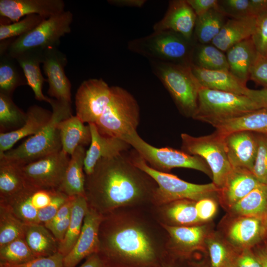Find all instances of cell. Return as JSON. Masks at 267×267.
<instances>
[{
	"label": "cell",
	"mask_w": 267,
	"mask_h": 267,
	"mask_svg": "<svg viewBox=\"0 0 267 267\" xmlns=\"http://www.w3.org/2000/svg\"><path fill=\"white\" fill-rule=\"evenodd\" d=\"M97 253L107 267H156L170 254L166 230L150 207L118 209L103 215Z\"/></svg>",
	"instance_id": "6da1fadb"
},
{
	"label": "cell",
	"mask_w": 267,
	"mask_h": 267,
	"mask_svg": "<svg viewBox=\"0 0 267 267\" xmlns=\"http://www.w3.org/2000/svg\"><path fill=\"white\" fill-rule=\"evenodd\" d=\"M157 184L124 153L99 160L86 176L85 196L89 207L102 215L118 209L152 206Z\"/></svg>",
	"instance_id": "7a4b0ae2"
},
{
	"label": "cell",
	"mask_w": 267,
	"mask_h": 267,
	"mask_svg": "<svg viewBox=\"0 0 267 267\" xmlns=\"http://www.w3.org/2000/svg\"><path fill=\"white\" fill-rule=\"evenodd\" d=\"M52 116L49 122L38 133L16 148L0 153V159L22 166L62 150L59 123L72 116L71 103L52 99Z\"/></svg>",
	"instance_id": "3957f363"
},
{
	"label": "cell",
	"mask_w": 267,
	"mask_h": 267,
	"mask_svg": "<svg viewBox=\"0 0 267 267\" xmlns=\"http://www.w3.org/2000/svg\"><path fill=\"white\" fill-rule=\"evenodd\" d=\"M128 156L135 166L149 175L157 184L152 206H159L182 199L197 202L205 197L219 196L220 189L213 182L204 184L192 183L174 175L155 170L134 149Z\"/></svg>",
	"instance_id": "277c9868"
},
{
	"label": "cell",
	"mask_w": 267,
	"mask_h": 267,
	"mask_svg": "<svg viewBox=\"0 0 267 267\" xmlns=\"http://www.w3.org/2000/svg\"><path fill=\"white\" fill-rule=\"evenodd\" d=\"M58 189H42L28 186L11 198L0 202L26 224L45 225L68 199Z\"/></svg>",
	"instance_id": "5b68a950"
},
{
	"label": "cell",
	"mask_w": 267,
	"mask_h": 267,
	"mask_svg": "<svg viewBox=\"0 0 267 267\" xmlns=\"http://www.w3.org/2000/svg\"><path fill=\"white\" fill-rule=\"evenodd\" d=\"M150 61L154 74L167 89L180 113L193 118L201 86L192 72L191 64Z\"/></svg>",
	"instance_id": "8992f818"
},
{
	"label": "cell",
	"mask_w": 267,
	"mask_h": 267,
	"mask_svg": "<svg viewBox=\"0 0 267 267\" xmlns=\"http://www.w3.org/2000/svg\"><path fill=\"white\" fill-rule=\"evenodd\" d=\"M139 107L133 95L119 86H111L110 100L94 124L104 136L122 139L137 132Z\"/></svg>",
	"instance_id": "52a82bcc"
},
{
	"label": "cell",
	"mask_w": 267,
	"mask_h": 267,
	"mask_svg": "<svg viewBox=\"0 0 267 267\" xmlns=\"http://www.w3.org/2000/svg\"><path fill=\"white\" fill-rule=\"evenodd\" d=\"M128 47L149 60L187 65L192 63L191 41L170 31H154L149 35L130 41Z\"/></svg>",
	"instance_id": "ba28073f"
},
{
	"label": "cell",
	"mask_w": 267,
	"mask_h": 267,
	"mask_svg": "<svg viewBox=\"0 0 267 267\" xmlns=\"http://www.w3.org/2000/svg\"><path fill=\"white\" fill-rule=\"evenodd\" d=\"M247 96L201 87L193 119L212 126L258 109Z\"/></svg>",
	"instance_id": "9c48e42d"
},
{
	"label": "cell",
	"mask_w": 267,
	"mask_h": 267,
	"mask_svg": "<svg viewBox=\"0 0 267 267\" xmlns=\"http://www.w3.org/2000/svg\"><path fill=\"white\" fill-rule=\"evenodd\" d=\"M124 140L134 149L153 169L167 173L172 169L184 168L194 169L212 178L211 170L201 157L170 147H155L144 140L135 132Z\"/></svg>",
	"instance_id": "30bf717a"
},
{
	"label": "cell",
	"mask_w": 267,
	"mask_h": 267,
	"mask_svg": "<svg viewBox=\"0 0 267 267\" xmlns=\"http://www.w3.org/2000/svg\"><path fill=\"white\" fill-rule=\"evenodd\" d=\"M180 137L181 150L202 158L211 170L213 183L221 189L233 169L227 155L224 135L215 131L200 136L182 133Z\"/></svg>",
	"instance_id": "8fae6325"
},
{
	"label": "cell",
	"mask_w": 267,
	"mask_h": 267,
	"mask_svg": "<svg viewBox=\"0 0 267 267\" xmlns=\"http://www.w3.org/2000/svg\"><path fill=\"white\" fill-rule=\"evenodd\" d=\"M73 20V14L69 10L44 20L30 32L14 38L8 46V54L15 58L31 50L58 47L60 38L71 32Z\"/></svg>",
	"instance_id": "7c38bea8"
},
{
	"label": "cell",
	"mask_w": 267,
	"mask_h": 267,
	"mask_svg": "<svg viewBox=\"0 0 267 267\" xmlns=\"http://www.w3.org/2000/svg\"><path fill=\"white\" fill-rule=\"evenodd\" d=\"M69 160L61 150L21 166V171L28 186L59 190Z\"/></svg>",
	"instance_id": "4fadbf2b"
},
{
	"label": "cell",
	"mask_w": 267,
	"mask_h": 267,
	"mask_svg": "<svg viewBox=\"0 0 267 267\" xmlns=\"http://www.w3.org/2000/svg\"><path fill=\"white\" fill-rule=\"evenodd\" d=\"M111 87L102 79L83 81L75 95L76 116L84 123L95 124L108 104Z\"/></svg>",
	"instance_id": "5bb4252c"
},
{
	"label": "cell",
	"mask_w": 267,
	"mask_h": 267,
	"mask_svg": "<svg viewBox=\"0 0 267 267\" xmlns=\"http://www.w3.org/2000/svg\"><path fill=\"white\" fill-rule=\"evenodd\" d=\"M67 63L66 54L57 47L44 50L42 64L48 84L47 94L58 101L71 103V84L64 70Z\"/></svg>",
	"instance_id": "9a60e30c"
},
{
	"label": "cell",
	"mask_w": 267,
	"mask_h": 267,
	"mask_svg": "<svg viewBox=\"0 0 267 267\" xmlns=\"http://www.w3.org/2000/svg\"><path fill=\"white\" fill-rule=\"evenodd\" d=\"M168 236V248L170 254L189 260L195 251L202 250L207 236L206 225L197 224L186 226L161 224Z\"/></svg>",
	"instance_id": "2e32d148"
},
{
	"label": "cell",
	"mask_w": 267,
	"mask_h": 267,
	"mask_svg": "<svg viewBox=\"0 0 267 267\" xmlns=\"http://www.w3.org/2000/svg\"><path fill=\"white\" fill-rule=\"evenodd\" d=\"M102 218L103 215L89 208L75 245L64 257V267H75L84 258L98 252L99 229Z\"/></svg>",
	"instance_id": "e0dca14e"
},
{
	"label": "cell",
	"mask_w": 267,
	"mask_h": 267,
	"mask_svg": "<svg viewBox=\"0 0 267 267\" xmlns=\"http://www.w3.org/2000/svg\"><path fill=\"white\" fill-rule=\"evenodd\" d=\"M62 0H0V15L14 23L29 15L47 19L65 11Z\"/></svg>",
	"instance_id": "ac0fdd59"
},
{
	"label": "cell",
	"mask_w": 267,
	"mask_h": 267,
	"mask_svg": "<svg viewBox=\"0 0 267 267\" xmlns=\"http://www.w3.org/2000/svg\"><path fill=\"white\" fill-rule=\"evenodd\" d=\"M197 16L186 0H171L163 18L153 27L154 31H170L191 41Z\"/></svg>",
	"instance_id": "d6986e66"
},
{
	"label": "cell",
	"mask_w": 267,
	"mask_h": 267,
	"mask_svg": "<svg viewBox=\"0 0 267 267\" xmlns=\"http://www.w3.org/2000/svg\"><path fill=\"white\" fill-rule=\"evenodd\" d=\"M223 135L227 155L232 168L252 172L258 149L256 133L238 131Z\"/></svg>",
	"instance_id": "ffe728a7"
},
{
	"label": "cell",
	"mask_w": 267,
	"mask_h": 267,
	"mask_svg": "<svg viewBox=\"0 0 267 267\" xmlns=\"http://www.w3.org/2000/svg\"><path fill=\"white\" fill-rule=\"evenodd\" d=\"M88 125L91 133V141L86 151L84 161V169L86 176L92 173L99 160L118 156L131 147L122 139L101 134L95 124Z\"/></svg>",
	"instance_id": "44dd1931"
},
{
	"label": "cell",
	"mask_w": 267,
	"mask_h": 267,
	"mask_svg": "<svg viewBox=\"0 0 267 267\" xmlns=\"http://www.w3.org/2000/svg\"><path fill=\"white\" fill-rule=\"evenodd\" d=\"M227 237L232 247L238 252L252 249L267 238L264 220L239 216L229 226Z\"/></svg>",
	"instance_id": "7402d4cb"
},
{
	"label": "cell",
	"mask_w": 267,
	"mask_h": 267,
	"mask_svg": "<svg viewBox=\"0 0 267 267\" xmlns=\"http://www.w3.org/2000/svg\"><path fill=\"white\" fill-rule=\"evenodd\" d=\"M196 201L182 199L159 206H151V211L161 224L186 226L200 224L196 209Z\"/></svg>",
	"instance_id": "603a6c76"
},
{
	"label": "cell",
	"mask_w": 267,
	"mask_h": 267,
	"mask_svg": "<svg viewBox=\"0 0 267 267\" xmlns=\"http://www.w3.org/2000/svg\"><path fill=\"white\" fill-rule=\"evenodd\" d=\"M261 183L251 171L233 168L220 189L219 196L222 203L230 209Z\"/></svg>",
	"instance_id": "cb8c5ba5"
},
{
	"label": "cell",
	"mask_w": 267,
	"mask_h": 267,
	"mask_svg": "<svg viewBox=\"0 0 267 267\" xmlns=\"http://www.w3.org/2000/svg\"><path fill=\"white\" fill-rule=\"evenodd\" d=\"M26 114L25 123L22 127L12 132L0 133V153L11 149L22 138L33 135L40 131L49 122L52 111L34 105L28 109Z\"/></svg>",
	"instance_id": "d4e9b609"
},
{
	"label": "cell",
	"mask_w": 267,
	"mask_h": 267,
	"mask_svg": "<svg viewBox=\"0 0 267 267\" xmlns=\"http://www.w3.org/2000/svg\"><path fill=\"white\" fill-rule=\"evenodd\" d=\"M258 17V16H257ZM257 16L231 18L225 22L212 44L226 52L236 44L252 38L255 33Z\"/></svg>",
	"instance_id": "484cf974"
},
{
	"label": "cell",
	"mask_w": 267,
	"mask_h": 267,
	"mask_svg": "<svg viewBox=\"0 0 267 267\" xmlns=\"http://www.w3.org/2000/svg\"><path fill=\"white\" fill-rule=\"evenodd\" d=\"M192 72L202 87L246 95V84L234 76L229 70H211L202 68L192 63Z\"/></svg>",
	"instance_id": "4316f807"
},
{
	"label": "cell",
	"mask_w": 267,
	"mask_h": 267,
	"mask_svg": "<svg viewBox=\"0 0 267 267\" xmlns=\"http://www.w3.org/2000/svg\"><path fill=\"white\" fill-rule=\"evenodd\" d=\"M226 52L229 71L246 84L251 68L259 54L252 38L236 44Z\"/></svg>",
	"instance_id": "83f0119b"
},
{
	"label": "cell",
	"mask_w": 267,
	"mask_h": 267,
	"mask_svg": "<svg viewBox=\"0 0 267 267\" xmlns=\"http://www.w3.org/2000/svg\"><path fill=\"white\" fill-rule=\"evenodd\" d=\"M44 50L34 49L24 52L15 58L22 69L27 80V85L32 89L35 98L40 101L50 103L52 98L45 96L43 86L47 80L43 77L40 64L42 63Z\"/></svg>",
	"instance_id": "f1b7e54d"
},
{
	"label": "cell",
	"mask_w": 267,
	"mask_h": 267,
	"mask_svg": "<svg viewBox=\"0 0 267 267\" xmlns=\"http://www.w3.org/2000/svg\"><path fill=\"white\" fill-rule=\"evenodd\" d=\"M85 147L78 146L70 155V160L59 190L68 196H85L86 175Z\"/></svg>",
	"instance_id": "f546056e"
},
{
	"label": "cell",
	"mask_w": 267,
	"mask_h": 267,
	"mask_svg": "<svg viewBox=\"0 0 267 267\" xmlns=\"http://www.w3.org/2000/svg\"><path fill=\"white\" fill-rule=\"evenodd\" d=\"M213 126L223 135L238 131L267 134V107L258 108Z\"/></svg>",
	"instance_id": "4dcf8cb0"
},
{
	"label": "cell",
	"mask_w": 267,
	"mask_h": 267,
	"mask_svg": "<svg viewBox=\"0 0 267 267\" xmlns=\"http://www.w3.org/2000/svg\"><path fill=\"white\" fill-rule=\"evenodd\" d=\"M60 132L62 150L71 155L79 146L90 144L91 133L89 125L76 115L61 121L58 126Z\"/></svg>",
	"instance_id": "1f68e13d"
},
{
	"label": "cell",
	"mask_w": 267,
	"mask_h": 267,
	"mask_svg": "<svg viewBox=\"0 0 267 267\" xmlns=\"http://www.w3.org/2000/svg\"><path fill=\"white\" fill-rule=\"evenodd\" d=\"M25 239L36 258H44L58 253L59 243L45 225L26 224Z\"/></svg>",
	"instance_id": "d6a6232c"
},
{
	"label": "cell",
	"mask_w": 267,
	"mask_h": 267,
	"mask_svg": "<svg viewBox=\"0 0 267 267\" xmlns=\"http://www.w3.org/2000/svg\"><path fill=\"white\" fill-rule=\"evenodd\" d=\"M229 209L239 216L264 220L267 216V185L261 183Z\"/></svg>",
	"instance_id": "836d02e7"
},
{
	"label": "cell",
	"mask_w": 267,
	"mask_h": 267,
	"mask_svg": "<svg viewBox=\"0 0 267 267\" xmlns=\"http://www.w3.org/2000/svg\"><path fill=\"white\" fill-rule=\"evenodd\" d=\"M21 166L0 159V202L4 201L27 187Z\"/></svg>",
	"instance_id": "e575fe53"
},
{
	"label": "cell",
	"mask_w": 267,
	"mask_h": 267,
	"mask_svg": "<svg viewBox=\"0 0 267 267\" xmlns=\"http://www.w3.org/2000/svg\"><path fill=\"white\" fill-rule=\"evenodd\" d=\"M27 85L23 71L7 52L0 54V93L12 97L19 87Z\"/></svg>",
	"instance_id": "d590c367"
},
{
	"label": "cell",
	"mask_w": 267,
	"mask_h": 267,
	"mask_svg": "<svg viewBox=\"0 0 267 267\" xmlns=\"http://www.w3.org/2000/svg\"><path fill=\"white\" fill-rule=\"evenodd\" d=\"M89 209L86 197H75L67 232L63 240L58 245V252L64 257L71 251L75 245L81 232L84 220Z\"/></svg>",
	"instance_id": "8d00e7d4"
},
{
	"label": "cell",
	"mask_w": 267,
	"mask_h": 267,
	"mask_svg": "<svg viewBox=\"0 0 267 267\" xmlns=\"http://www.w3.org/2000/svg\"><path fill=\"white\" fill-rule=\"evenodd\" d=\"M225 16L219 7L197 16L194 31L197 40L203 44L211 43L225 23Z\"/></svg>",
	"instance_id": "74e56055"
},
{
	"label": "cell",
	"mask_w": 267,
	"mask_h": 267,
	"mask_svg": "<svg viewBox=\"0 0 267 267\" xmlns=\"http://www.w3.org/2000/svg\"><path fill=\"white\" fill-rule=\"evenodd\" d=\"M26 112L17 106L12 97L0 93V133L17 130L26 120Z\"/></svg>",
	"instance_id": "f35d334b"
},
{
	"label": "cell",
	"mask_w": 267,
	"mask_h": 267,
	"mask_svg": "<svg viewBox=\"0 0 267 267\" xmlns=\"http://www.w3.org/2000/svg\"><path fill=\"white\" fill-rule=\"evenodd\" d=\"M26 224L6 206L0 204V247L19 238H25Z\"/></svg>",
	"instance_id": "ab89813d"
},
{
	"label": "cell",
	"mask_w": 267,
	"mask_h": 267,
	"mask_svg": "<svg viewBox=\"0 0 267 267\" xmlns=\"http://www.w3.org/2000/svg\"><path fill=\"white\" fill-rule=\"evenodd\" d=\"M205 244L209 252L210 267H228L235 262L239 252L230 248L217 236L208 235Z\"/></svg>",
	"instance_id": "60d3db41"
},
{
	"label": "cell",
	"mask_w": 267,
	"mask_h": 267,
	"mask_svg": "<svg viewBox=\"0 0 267 267\" xmlns=\"http://www.w3.org/2000/svg\"><path fill=\"white\" fill-rule=\"evenodd\" d=\"M192 63L203 69L211 70H229L226 55L213 44L200 46L192 57Z\"/></svg>",
	"instance_id": "b9f144b4"
},
{
	"label": "cell",
	"mask_w": 267,
	"mask_h": 267,
	"mask_svg": "<svg viewBox=\"0 0 267 267\" xmlns=\"http://www.w3.org/2000/svg\"><path fill=\"white\" fill-rule=\"evenodd\" d=\"M36 258L25 238L17 239L0 247V265H18Z\"/></svg>",
	"instance_id": "7bdbcfd3"
},
{
	"label": "cell",
	"mask_w": 267,
	"mask_h": 267,
	"mask_svg": "<svg viewBox=\"0 0 267 267\" xmlns=\"http://www.w3.org/2000/svg\"><path fill=\"white\" fill-rule=\"evenodd\" d=\"M40 15H27L21 20L8 24L0 25V41L16 38L27 33L37 26L44 20Z\"/></svg>",
	"instance_id": "ee69618b"
},
{
	"label": "cell",
	"mask_w": 267,
	"mask_h": 267,
	"mask_svg": "<svg viewBox=\"0 0 267 267\" xmlns=\"http://www.w3.org/2000/svg\"><path fill=\"white\" fill-rule=\"evenodd\" d=\"M256 134L258 149L252 172L260 183L267 185V134Z\"/></svg>",
	"instance_id": "f6af8a7d"
},
{
	"label": "cell",
	"mask_w": 267,
	"mask_h": 267,
	"mask_svg": "<svg viewBox=\"0 0 267 267\" xmlns=\"http://www.w3.org/2000/svg\"><path fill=\"white\" fill-rule=\"evenodd\" d=\"M219 6L225 15L232 18L255 16L252 13L250 0H219Z\"/></svg>",
	"instance_id": "bcb514c9"
},
{
	"label": "cell",
	"mask_w": 267,
	"mask_h": 267,
	"mask_svg": "<svg viewBox=\"0 0 267 267\" xmlns=\"http://www.w3.org/2000/svg\"><path fill=\"white\" fill-rule=\"evenodd\" d=\"M251 38L258 53L267 56V11L257 17L255 31Z\"/></svg>",
	"instance_id": "7dc6e473"
},
{
	"label": "cell",
	"mask_w": 267,
	"mask_h": 267,
	"mask_svg": "<svg viewBox=\"0 0 267 267\" xmlns=\"http://www.w3.org/2000/svg\"><path fill=\"white\" fill-rule=\"evenodd\" d=\"M249 79L267 89V56L258 54L251 68Z\"/></svg>",
	"instance_id": "c3c4849f"
},
{
	"label": "cell",
	"mask_w": 267,
	"mask_h": 267,
	"mask_svg": "<svg viewBox=\"0 0 267 267\" xmlns=\"http://www.w3.org/2000/svg\"><path fill=\"white\" fill-rule=\"evenodd\" d=\"M64 256L57 253L44 258H37L27 263L14 266L0 265V267H64Z\"/></svg>",
	"instance_id": "681fc988"
},
{
	"label": "cell",
	"mask_w": 267,
	"mask_h": 267,
	"mask_svg": "<svg viewBox=\"0 0 267 267\" xmlns=\"http://www.w3.org/2000/svg\"><path fill=\"white\" fill-rule=\"evenodd\" d=\"M198 217L202 223L211 220L217 211V203L212 197L203 198L196 202Z\"/></svg>",
	"instance_id": "f907efd6"
},
{
	"label": "cell",
	"mask_w": 267,
	"mask_h": 267,
	"mask_svg": "<svg viewBox=\"0 0 267 267\" xmlns=\"http://www.w3.org/2000/svg\"><path fill=\"white\" fill-rule=\"evenodd\" d=\"M235 264L237 267H262L251 249L240 251Z\"/></svg>",
	"instance_id": "816d5d0a"
},
{
	"label": "cell",
	"mask_w": 267,
	"mask_h": 267,
	"mask_svg": "<svg viewBox=\"0 0 267 267\" xmlns=\"http://www.w3.org/2000/svg\"><path fill=\"white\" fill-rule=\"evenodd\" d=\"M197 16H200L210 10L218 8L219 1L217 0H186Z\"/></svg>",
	"instance_id": "f5cc1de1"
},
{
	"label": "cell",
	"mask_w": 267,
	"mask_h": 267,
	"mask_svg": "<svg viewBox=\"0 0 267 267\" xmlns=\"http://www.w3.org/2000/svg\"><path fill=\"white\" fill-rule=\"evenodd\" d=\"M75 197H69L68 199L60 207L53 218L44 225L46 228L64 219L71 214Z\"/></svg>",
	"instance_id": "db71d44e"
},
{
	"label": "cell",
	"mask_w": 267,
	"mask_h": 267,
	"mask_svg": "<svg viewBox=\"0 0 267 267\" xmlns=\"http://www.w3.org/2000/svg\"><path fill=\"white\" fill-rule=\"evenodd\" d=\"M70 222V215L53 225L47 228L52 233L58 243L64 238Z\"/></svg>",
	"instance_id": "11a10c76"
},
{
	"label": "cell",
	"mask_w": 267,
	"mask_h": 267,
	"mask_svg": "<svg viewBox=\"0 0 267 267\" xmlns=\"http://www.w3.org/2000/svg\"><path fill=\"white\" fill-rule=\"evenodd\" d=\"M246 95L256 104L258 108L267 107V89H253L248 88Z\"/></svg>",
	"instance_id": "9f6ffc18"
},
{
	"label": "cell",
	"mask_w": 267,
	"mask_h": 267,
	"mask_svg": "<svg viewBox=\"0 0 267 267\" xmlns=\"http://www.w3.org/2000/svg\"><path fill=\"white\" fill-rule=\"evenodd\" d=\"M252 250L262 267H267V242L261 243Z\"/></svg>",
	"instance_id": "6f0895ef"
},
{
	"label": "cell",
	"mask_w": 267,
	"mask_h": 267,
	"mask_svg": "<svg viewBox=\"0 0 267 267\" xmlns=\"http://www.w3.org/2000/svg\"><path fill=\"white\" fill-rule=\"evenodd\" d=\"M188 260L170 254L165 261L156 267H189Z\"/></svg>",
	"instance_id": "680465c9"
},
{
	"label": "cell",
	"mask_w": 267,
	"mask_h": 267,
	"mask_svg": "<svg viewBox=\"0 0 267 267\" xmlns=\"http://www.w3.org/2000/svg\"><path fill=\"white\" fill-rule=\"evenodd\" d=\"M145 0H109L108 2L120 7H141L146 2Z\"/></svg>",
	"instance_id": "91938a15"
},
{
	"label": "cell",
	"mask_w": 267,
	"mask_h": 267,
	"mask_svg": "<svg viewBox=\"0 0 267 267\" xmlns=\"http://www.w3.org/2000/svg\"><path fill=\"white\" fill-rule=\"evenodd\" d=\"M79 267H107L105 263L97 253L87 258L86 261Z\"/></svg>",
	"instance_id": "94428289"
},
{
	"label": "cell",
	"mask_w": 267,
	"mask_h": 267,
	"mask_svg": "<svg viewBox=\"0 0 267 267\" xmlns=\"http://www.w3.org/2000/svg\"><path fill=\"white\" fill-rule=\"evenodd\" d=\"M189 267H210V262L203 261L200 262H193L188 260Z\"/></svg>",
	"instance_id": "6125c7cd"
},
{
	"label": "cell",
	"mask_w": 267,
	"mask_h": 267,
	"mask_svg": "<svg viewBox=\"0 0 267 267\" xmlns=\"http://www.w3.org/2000/svg\"><path fill=\"white\" fill-rule=\"evenodd\" d=\"M264 222L266 228V235H267V216L264 219Z\"/></svg>",
	"instance_id": "be15d7a7"
},
{
	"label": "cell",
	"mask_w": 267,
	"mask_h": 267,
	"mask_svg": "<svg viewBox=\"0 0 267 267\" xmlns=\"http://www.w3.org/2000/svg\"><path fill=\"white\" fill-rule=\"evenodd\" d=\"M228 267H237V266H236V265L235 264V263H233L232 264H231Z\"/></svg>",
	"instance_id": "e7e4bbea"
}]
</instances>
